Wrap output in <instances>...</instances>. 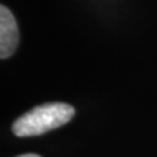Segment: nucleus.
<instances>
[{
	"label": "nucleus",
	"instance_id": "nucleus-1",
	"mask_svg": "<svg viewBox=\"0 0 157 157\" xmlns=\"http://www.w3.org/2000/svg\"><path fill=\"white\" fill-rule=\"evenodd\" d=\"M75 109L64 102H50L34 107L14 121L12 130L16 136H37L68 123Z\"/></svg>",
	"mask_w": 157,
	"mask_h": 157
},
{
	"label": "nucleus",
	"instance_id": "nucleus-2",
	"mask_svg": "<svg viewBox=\"0 0 157 157\" xmlns=\"http://www.w3.org/2000/svg\"><path fill=\"white\" fill-rule=\"evenodd\" d=\"M18 28L16 18L6 7H0V58L7 59L16 51L18 45Z\"/></svg>",
	"mask_w": 157,
	"mask_h": 157
},
{
	"label": "nucleus",
	"instance_id": "nucleus-3",
	"mask_svg": "<svg viewBox=\"0 0 157 157\" xmlns=\"http://www.w3.org/2000/svg\"><path fill=\"white\" fill-rule=\"evenodd\" d=\"M17 157H41L36 153H26V155H21V156H17Z\"/></svg>",
	"mask_w": 157,
	"mask_h": 157
}]
</instances>
